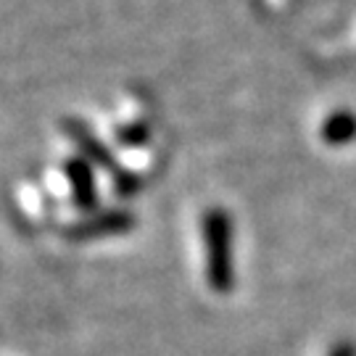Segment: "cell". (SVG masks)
I'll use <instances>...</instances> for the list:
<instances>
[{"mask_svg": "<svg viewBox=\"0 0 356 356\" xmlns=\"http://www.w3.org/2000/svg\"><path fill=\"white\" fill-rule=\"evenodd\" d=\"M145 138H148V132H145V127H124L122 132H119V140L124 143V145H140V143H145Z\"/></svg>", "mask_w": 356, "mask_h": 356, "instance_id": "obj_6", "label": "cell"}, {"mask_svg": "<svg viewBox=\"0 0 356 356\" xmlns=\"http://www.w3.org/2000/svg\"><path fill=\"white\" fill-rule=\"evenodd\" d=\"M206 280L216 293H227L235 285L232 267V222L225 209H209L204 216Z\"/></svg>", "mask_w": 356, "mask_h": 356, "instance_id": "obj_1", "label": "cell"}, {"mask_svg": "<svg viewBox=\"0 0 356 356\" xmlns=\"http://www.w3.org/2000/svg\"><path fill=\"white\" fill-rule=\"evenodd\" d=\"M66 179L72 188V198L79 211H92L98 206V185H95V169L88 159L74 156L64 164Z\"/></svg>", "mask_w": 356, "mask_h": 356, "instance_id": "obj_3", "label": "cell"}, {"mask_svg": "<svg viewBox=\"0 0 356 356\" xmlns=\"http://www.w3.org/2000/svg\"><path fill=\"white\" fill-rule=\"evenodd\" d=\"M135 227V216L127 211H101L95 216H88L82 222H76L66 229L69 241H98V238H108V235H119Z\"/></svg>", "mask_w": 356, "mask_h": 356, "instance_id": "obj_2", "label": "cell"}, {"mask_svg": "<svg viewBox=\"0 0 356 356\" xmlns=\"http://www.w3.org/2000/svg\"><path fill=\"white\" fill-rule=\"evenodd\" d=\"M64 129H66V135L74 140L76 148H79L82 159H88L92 166H101V169H106V172H119V164H116V159L111 156V151H108V148H106V145L85 127V124H82V122L66 119Z\"/></svg>", "mask_w": 356, "mask_h": 356, "instance_id": "obj_4", "label": "cell"}, {"mask_svg": "<svg viewBox=\"0 0 356 356\" xmlns=\"http://www.w3.org/2000/svg\"><path fill=\"white\" fill-rule=\"evenodd\" d=\"M327 356H356V343L354 341H338Z\"/></svg>", "mask_w": 356, "mask_h": 356, "instance_id": "obj_7", "label": "cell"}, {"mask_svg": "<svg viewBox=\"0 0 356 356\" xmlns=\"http://www.w3.org/2000/svg\"><path fill=\"white\" fill-rule=\"evenodd\" d=\"M322 140L327 145H348L356 140V114L351 111H335L322 124Z\"/></svg>", "mask_w": 356, "mask_h": 356, "instance_id": "obj_5", "label": "cell"}]
</instances>
